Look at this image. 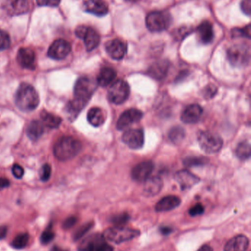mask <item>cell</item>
<instances>
[{"instance_id": "obj_1", "label": "cell", "mask_w": 251, "mask_h": 251, "mask_svg": "<svg viewBox=\"0 0 251 251\" xmlns=\"http://www.w3.org/2000/svg\"><path fill=\"white\" fill-rule=\"evenodd\" d=\"M95 82L86 76H83L77 80L74 88V100L69 103L67 112L71 119H75L81 110L85 107L95 91Z\"/></svg>"}, {"instance_id": "obj_2", "label": "cell", "mask_w": 251, "mask_h": 251, "mask_svg": "<svg viewBox=\"0 0 251 251\" xmlns=\"http://www.w3.org/2000/svg\"><path fill=\"white\" fill-rule=\"evenodd\" d=\"M15 101L19 110L23 112H31L35 110L39 104V97L32 85L23 83L16 91Z\"/></svg>"}, {"instance_id": "obj_3", "label": "cell", "mask_w": 251, "mask_h": 251, "mask_svg": "<svg viewBox=\"0 0 251 251\" xmlns=\"http://www.w3.org/2000/svg\"><path fill=\"white\" fill-rule=\"evenodd\" d=\"M82 149L81 142L72 137H62L56 141L53 148L55 156L60 161L73 159Z\"/></svg>"}, {"instance_id": "obj_4", "label": "cell", "mask_w": 251, "mask_h": 251, "mask_svg": "<svg viewBox=\"0 0 251 251\" xmlns=\"http://www.w3.org/2000/svg\"><path fill=\"white\" fill-rule=\"evenodd\" d=\"M227 58L234 67H246L250 63V47L246 44H234L227 51Z\"/></svg>"}, {"instance_id": "obj_5", "label": "cell", "mask_w": 251, "mask_h": 251, "mask_svg": "<svg viewBox=\"0 0 251 251\" xmlns=\"http://www.w3.org/2000/svg\"><path fill=\"white\" fill-rule=\"evenodd\" d=\"M172 23V17L167 11H153L146 17V26L152 32L166 30Z\"/></svg>"}, {"instance_id": "obj_6", "label": "cell", "mask_w": 251, "mask_h": 251, "mask_svg": "<svg viewBox=\"0 0 251 251\" xmlns=\"http://www.w3.org/2000/svg\"><path fill=\"white\" fill-rule=\"evenodd\" d=\"M103 235L108 241L118 245L130 241L139 237L140 235V231L132 228L116 226L106 230Z\"/></svg>"}, {"instance_id": "obj_7", "label": "cell", "mask_w": 251, "mask_h": 251, "mask_svg": "<svg viewBox=\"0 0 251 251\" xmlns=\"http://www.w3.org/2000/svg\"><path fill=\"white\" fill-rule=\"evenodd\" d=\"M199 145L206 153H215L223 147V141L221 136L212 131H202L197 135Z\"/></svg>"}, {"instance_id": "obj_8", "label": "cell", "mask_w": 251, "mask_h": 251, "mask_svg": "<svg viewBox=\"0 0 251 251\" xmlns=\"http://www.w3.org/2000/svg\"><path fill=\"white\" fill-rule=\"evenodd\" d=\"M79 251H113L103 234H94L83 240Z\"/></svg>"}, {"instance_id": "obj_9", "label": "cell", "mask_w": 251, "mask_h": 251, "mask_svg": "<svg viewBox=\"0 0 251 251\" xmlns=\"http://www.w3.org/2000/svg\"><path fill=\"white\" fill-rule=\"evenodd\" d=\"M75 35L78 38L84 40L85 49L88 51L95 50L100 44V35L91 26L80 25L75 29Z\"/></svg>"}, {"instance_id": "obj_10", "label": "cell", "mask_w": 251, "mask_h": 251, "mask_svg": "<svg viewBox=\"0 0 251 251\" xmlns=\"http://www.w3.org/2000/svg\"><path fill=\"white\" fill-rule=\"evenodd\" d=\"M130 95L129 85L122 79H119L112 84L108 92V99L114 104H123Z\"/></svg>"}, {"instance_id": "obj_11", "label": "cell", "mask_w": 251, "mask_h": 251, "mask_svg": "<svg viewBox=\"0 0 251 251\" xmlns=\"http://www.w3.org/2000/svg\"><path fill=\"white\" fill-rule=\"evenodd\" d=\"M71 50L72 47L67 41L57 39L50 45L47 51V55L53 60H63L69 55Z\"/></svg>"}, {"instance_id": "obj_12", "label": "cell", "mask_w": 251, "mask_h": 251, "mask_svg": "<svg viewBox=\"0 0 251 251\" xmlns=\"http://www.w3.org/2000/svg\"><path fill=\"white\" fill-rule=\"evenodd\" d=\"M122 141L131 149H139L144 143V135L142 130L139 128L128 129L122 135Z\"/></svg>"}, {"instance_id": "obj_13", "label": "cell", "mask_w": 251, "mask_h": 251, "mask_svg": "<svg viewBox=\"0 0 251 251\" xmlns=\"http://www.w3.org/2000/svg\"><path fill=\"white\" fill-rule=\"evenodd\" d=\"M143 118V113L137 109H130L124 112L118 119L116 128L119 130H124L133 124L140 122Z\"/></svg>"}, {"instance_id": "obj_14", "label": "cell", "mask_w": 251, "mask_h": 251, "mask_svg": "<svg viewBox=\"0 0 251 251\" xmlns=\"http://www.w3.org/2000/svg\"><path fill=\"white\" fill-rule=\"evenodd\" d=\"M154 170V164L151 161H144L136 165L131 171V176L137 182H144L150 178Z\"/></svg>"}, {"instance_id": "obj_15", "label": "cell", "mask_w": 251, "mask_h": 251, "mask_svg": "<svg viewBox=\"0 0 251 251\" xmlns=\"http://www.w3.org/2000/svg\"><path fill=\"white\" fill-rule=\"evenodd\" d=\"M106 50L108 54L113 60H121L127 53V45L122 40H111L106 44Z\"/></svg>"}, {"instance_id": "obj_16", "label": "cell", "mask_w": 251, "mask_h": 251, "mask_svg": "<svg viewBox=\"0 0 251 251\" xmlns=\"http://www.w3.org/2000/svg\"><path fill=\"white\" fill-rule=\"evenodd\" d=\"M84 11L102 17L109 13V5L105 0H86L83 5Z\"/></svg>"}, {"instance_id": "obj_17", "label": "cell", "mask_w": 251, "mask_h": 251, "mask_svg": "<svg viewBox=\"0 0 251 251\" xmlns=\"http://www.w3.org/2000/svg\"><path fill=\"white\" fill-rule=\"evenodd\" d=\"M175 178L182 190H190L200 181V178L197 176L187 170H181L177 172Z\"/></svg>"}, {"instance_id": "obj_18", "label": "cell", "mask_w": 251, "mask_h": 251, "mask_svg": "<svg viewBox=\"0 0 251 251\" xmlns=\"http://www.w3.org/2000/svg\"><path fill=\"white\" fill-rule=\"evenodd\" d=\"M16 60L24 69L33 70L35 68V54L31 49L21 48L18 51Z\"/></svg>"}, {"instance_id": "obj_19", "label": "cell", "mask_w": 251, "mask_h": 251, "mask_svg": "<svg viewBox=\"0 0 251 251\" xmlns=\"http://www.w3.org/2000/svg\"><path fill=\"white\" fill-rule=\"evenodd\" d=\"M199 41L203 44H209L215 38L213 25L209 21H204L200 23L196 29Z\"/></svg>"}, {"instance_id": "obj_20", "label": "cell", "mask_w": 251, "mask_h": 251, "mask_svg": "<svg viewBox=\"0 0 251 251\" xmlns=\"http://www.w3.org/2000/svg\"><path fill=\"white\" fill-rule=\"evenodd\" d=\"M169 69V62L167 60H159L153 63L148 69L149 76L156 80H162L167 76Z\"/></svg>"}, {"instance_id": "obj_21", "label": "cell", "mask_w": 251, "mask_h": 251, "mask_svg": "<svg viewBox=\"0 0 251 251\" xmlns=\"http://www.w3.org/2000/svg\"><path fill=\"white\" fill-rule=\"evenodd\" d=\"M203 110L198 104H190L186 107L181 114V119L185 124H195L200 120Z\"/></svg>"}, {"instance_id": "obj_22", "label": "cell", "mask_w": 251, "mask_h": 251, "mask_svg": "<svg viewBox=\"0 0 251 251\" xmlns=\"http://www.w3.org/2000/svg\"><path fill=\"white\" fill-rule=\"evenodd\" d=\"M249 246V238L245 235H238L225 244L224 251H246Z\"/></svg>"}, {"instance_id": "obj_23", "label": "cell", "mask_w": 251, "mask_h": 251, "mask_svg": "<svg viewBox=\"0 0 251 251\" xmlns=\"http://www.w3.org/2000/svg\"><path fill=\"white\" fill-rule=\"evenodd\" d=\"M181 202V199L177 196H166L156 203L155 209L158 212H168L178 207Z\"/></svg>"}, {"instance_id": "obj_24", "label": "cell", "mask_w": 251, "mask_h": 251, "mask_svg": "<svg viewBox=\"0 0 251 251\" xmlns=\"http://www.w3.org/2000/svg\"><path fill=\"white\" fill-rule=\"evenodd\" d=\"M144 187V194L146 196H154L159 194L163 187V181L162 178L157 176H153L146 180Z\"/></svg>"}, {"instance_id": "obj_25", "label": "cell", "mask_w": 251, "mask_h": 251, "mask_svg": "<svg viewBox=\"0 0 251 251\" xmlns=\"http://www.w3.org/2000/svg\"><path fill=\"white\" fill-rule=\"evenodd\" d=\"M29 9L28 0H10L7 4V10L13 16L26 13Z\"/></svg>"}, {"instance_id": "obj_26", "label": "cell", "mask_w": 251, "mask_h": 251, "mask_svg": "<svg viewBox=\"0 0 251 251\" xmlns=\"http://www.w3.org/2000/svg\"><path fill=\"white\" fill-rule=\"evenodd\" d=\"M106 116L104 111L98 107L91 108L87 115L88 123L94 127H99L103 125L106 122Z\"/></svg>"}, {"instance_id": "obj_27", "label": "cell", "mask_w": 251, "mask_h": 251, "mask_svg": "<svg viewBox=\"0 0 251 251\" xmlns=\"http://www.w3.org/2000/svg\"><path fill=\"white\" fill-rule=\"evenodd\" d=\"M116 76L114 69L112 68L105 67L101 69L97 76V84L102 87H106L112 83Z\"/></svg>"}, {"instance_id": "obj_28", "label": "cell", "mask_w": 251, "mask_h": 251, "mask_svg": "<svg viewBox=\"0 0 251 251\" xmlns=\"http://www.w3.org/2000/svg\"><path fill=\"white\" fill-rule=\"evenodd\" d=\"M27 134L30 140H37L44 134V125L39 121H32L27 128Z\"/></svg>"}, {"instance_id": "obj_29", "label": "cell", "mask_w": 251, "mask_h": 251, "mask_svg": "<svg viewBox=\"0 0 251 251\" xmlns=\"http://www.w3.org/2000/svg\"><path fill=\"white\" fill-rule=\"evenodd\" d=\"M41 119L43 125L47 126L50 128H57L62 122L61 119L58 116H55L54 114L46 111H43L41 113Z\"/></svg>"}, {"instance_id": "obj_30", "label": "cell", "mask_w": 251, "mask_h": 251, "mask_svg": "<svg viewBox=\"0 0 251 251\" xmlns=\"http://www.w3.org/2000/svg\"><path fill=\"white\" fill-rule=\"evenodd\" d=\"M168 136H169V140L172 143H175V144H179L185 138V130L182 127L179 126L172 127L170 131H169Z\"/></svg>"}, {"instance_id": "obj_31", "label": "cell", "mask_w": 251, "mask_h": 251, "mask_svg": "<svg viewBox=\"0 0 251 251\" xmlns=\"http://www.w3.org/2000/svg\"><path fill=\"white\" fill-rule=\"evenodd\" d=\"M29 236L27 233H22V234H18L13 241L11 242L12 248L13 249H17V250H21V249H25L28 246L29 243Z\"/></svg>"}, {"instance_id": "obj_32", "label": "cell", "mask_w": 251, "mask_h": 251, "mask_svg": "<svg viewBox=\"0 0 251 251\" xmlns=\"http://www.w3.org/2000/svg\"><path fill=\"white\" fill-rule=\"evenodd\" d=\"M237 157L242 160H246L251 156V145L248 141L241 142L236 150Z\"/></svg>"}, {"instance_id": "obj_33", "label": "cell", "mask_w": 251, "mask_h": 251, "mask_svg": "<svg viewBox=\"0 0 251 251\" xmlns=\"http://www.w3.org/2000/svg\"><path fill=\"white\" fill-rule=\"evenodd\" d=\"M208 159L205 157H197V156H190L184 159V163L189 168L203 166L207 163Z\"/></svg>"}, {"instance_id": "obj_34", "label": "cell", "mask_w": 251, "mask_h": 251, "mask_svg": "<svg viewBox=\"0 0 251 251\" xmlns=\"http://www.w3.org/2000/svg\"><path fill=\"white\" fill-rule=\"evenodd\" d=\"M251 25H247L243 28H234L231 30V35L233 38L237 37H244V38H251Z\"/></svg>"}, {"instance_id": "obj_35", "label": "cell", "mask_w": 251, "mask_h": 251, "mask_svg": "<svg viewBox=\"0 0 251 251\" xmlns=\"http://www.w3.org/2000/svg\"><path fill=\"white\" fill-rule=\"evenodd\" d=\"M54 238L55 232L53 231L52 225H50L43 231L41 237H40V240H41V243L43 245H47L51 243Z\"/></svg>"}, {"instance_id": "obj_36", "label": "cell", "mask_w": 251, "mask_h": 251, "mask_svg": "<svg viewBox=\"0 0 251 251\" xmlns=\"http://www.w3.org/2000/svg\"><path fill=\"white\" fill-rule=\"evenodd\" d=\"M10 38L8 33L0 29V51H4L10 47Z\"/></svg>"}, {"instance_id": "obj_37", "label": "cell", "mask_w": 251, "mask_h": 251, "mask_svg": "<svg viewBox=\"0 0 251 251\" xmlns=\"http://www.w3.org/2000/svg\"><path fill=\"white\" fill-rule=\"evenodd\" d=\"M92 223H87V224H84L82 226L80 227L78 230H77L76 232L74 234V240H80L81 237H84L92 227Z\"/></svg>"}, {"instance_id": "obj_38", "label": "cell", "mask_w": 251, "mask_h": 251, "mask_svg": "<svg viewBox=\"0 0 251 251\" xmlns=\"http://www.w3.org/2000/svg\"><path fill=\"white\" fill-rule=\"evenodd\" d=\"M130 220V216L127 213L119 214V215H115L112 218V222L114 224L117 226H122L125 225Z\"/></svg>"}, {"instance_id": "obj_39", "label": "cell", "mask_w": 251, "mask_h": 251, "mask_svg": "<svg viewBox=\"0 0 251 251\" xmlns=\"http://www.w3.org/2000/svg\"><path fill=\"white\" fill-rule=\"evenodd\" d=\"M51 166L49 164H45L41 167L40 170V178L41 181H47L50 179V176H51Z\"/></svg>"}, {"instance_id": "obj_40", "label": "cell", "mask_w": 251, "mask_h": 251, "mask_svg": "<svg viewBox=\"0 0 251 251\" xmlns=\"http://www.w3.org/2000/svg\"><path fill=\"white\" fill-rule=\"evenodd\" d=\"M217 92H218V88H216V86L213 85H208L203 90V97L209 100V99L213 98L216 95Z\"/></svg>"}, {"instance_id": "obj_41", "label": "cell", "mask_w": 251, "mask_h": 251, "mask_svg": "<svg viewBox=\"0 0 251 251\" xmlns=\"http://www.w3.org/2000/svg\"><path fill=\"white\" fill-rule=\"evenodd\" d=\"M204 213V206L201 203H197L189 211L190 216L196 217L203 215Z\"/></svg>"}, {"instance_id": "obj_42", "label": "cell", "mask_w": 251, "mask_h": 251, "mask_svg": "<svg viewBox=\"0 0 251 251\" xmlns=\"http://www.w3.org/2000/svg\"><path fill=\"white\" fill-rule=\"evenodd\" d=\"M191 28L187 27V26L180 27L177 29L176 32L174 33V35H175V38L181 40L185 38L186 36H187L191 32Z\"/></svg>"}, {"instance_id": "obj_43", "label": "cell", "mask_w": 251, "mask_h": 251, "mask_svg": "<svg viewBox=\"0 0 251 251\" xmlns=\"http://www.w3.org/2000/svg\"><path fill=\"white\" fill-rule=\"evenodd\" d=\"M61 0H36L39 6H46V7H57Z\"/></svg>"}, {"instance_id": "obj_44", "label": "cell", "mask_w": 251, "mask_h": 251, "mask_svg": "<svg viewBox=\"0 0 251 251\" xmlns=\"http://www.w3.org/2000/svg\"><path fill=\"white\" fill-rule=\"evenodd\" d=\"M77 222H78V218L76 217H69L63 222V228L64 229H69V228H72L77 224Z\"/></svg>"}, {"instance_id": "obj_45", "label": "cell", "mask_w": 251, "mask_h": 251, "mask_svg": "<svg viewBox=\"0 0 251 251\" xmlns=\"http://www.w3.org/2000/svg\"><path fill=\"white\" fill-rule=\"evenodd\" d=\"M24 169L22 166L15 164L12 167V174L16 178H21L24 176Z\"/></svg>"}, {"instance_id": "obj_46", "label": "cell", "mask_w": 251, "mask_h": 251, "mask_svg": "<svg viewBox=\"0 0 251 251\" xmlns=\"http://www.w3.org/2000/svg\"><path fill=\"white\" fill-rule=\"evenodd\" d=\"M251 0H243L241 2V9L245 14L251 16Z\"/></svg>"}, {"instance_id": "obj_47", "label": "cell", "mask_w": 251, "mask_h": 251, "mask_svg": "<svg viewBox=\"0 0 251 251\" xmlns=\"http://www.w3.org/2000/svg\"><path fill=\"white\" fill-rule=\"evenodd\" d=\"M10 185V181L5 178H0V191L7 188Z\"/></svg>"}, {"instance_id": "obj_48", "label": "cell", "mask_w": 251, "mask_h": 251, "mask_svg": "<svg viewBox=\"0 0 251 251\" xmlns=\"http://www.w3.org/2000/svg\"><path fill=\"white\" fill-rule=\"evenodd\" d=\"M7 232V228L4 226H0V240L4 239L6 237Z\"/></svg>"}, {"instance_id": "obj_49", "label": "cell", "mask_w": 251, "mask_h": 251, "mask_svg": "<svg viewBox=\"0 0 251 251\" xmlns=\"http://www.w3.org/2000/svg\"><path fill=\"white\" fill-rule=\"evenodd\" d=\"M161 233L164 235H167V234H170L172 232V230L169 227H162L160 228Z\"/></svg>"}, {"instance_id": "obj_50", "label": "cell", "mask_w": 251, "mask_h": 251, "mask_svg": "<svg viewBox=\"0 0 251 251\" xmlns=\"http://www.w3.org/2000/svg\"><path fill=\"white\" fill-rule=\"evenodd\" d=\"M197 251H213V249H212V248L211 247V246L205 245V246H202V247Z\"/></svg>"}, {"instance_id": "obj_51", "label": "cell", "mask_w": 251, "mask_h": 251, "mask_svg": "<svg viewBox=\"0 0 251 251\" xmlns=\"http://www.w3.org/2000/svg\"><path fill=\"white\" fill-rule=\"evenodd\" d=\"M50 251H66L62 249L61 248L58 247V246H54V247L52 248L51 250Z\"/></svg>"}, {"instance_id": "obj_52", "label": "cell", "mask_w": 251, "mask_h": 251, "mask_svg": "<svg viewBox=\"0 0 251 251\" xmlns=\"http://www.w3.org/2000/svg\"><path fill=\"white\" fill-rule=\"evenodd\" d=\"M126 1H138V0H126Z\"/></svg>"}]
</instances>
